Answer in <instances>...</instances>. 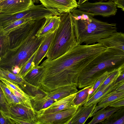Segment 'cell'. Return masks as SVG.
I'll list each match as a JSON object with an SVG mask.
<instances>
[{"label": "cell", "mask_w": 124, "mask_h": 124, "mask_svg": "<svg viewBox=\"0 0 124 124\" xmlns=\"http://www.w3.org/2000/svg\"><path fill=\"white\" fill-rule=\"evenodd\" d=\"M38 49L21 70L18 74L22 78H23L30 71L34 68L33 65V61Z\"/></svg>", "instance_id": "1f68e13d"}, {"label": "cell", "mask_w": 124, "mask_h": 124, "mask_svg": "<svg viewBox=\"0 0 124 124\" xmlns=\"http://www.w3.org/2000/svg\"><path fill=\"white\" fill-rule=\"evenodd\" d=\"M0 77L17 84L25 90L27 88L35 87L27 82L19 74H14L7 69L0 68Z\"/></svg>", "instance_id": "d6986e66"}, {"label": "cell", "mask_w": 124, "mask_h": 124, "mask_svg": "<svg viewBox=\"0 0 124 124\" xmlns=\"http://www.w3.org/2000/svg\"><path fill=\"white\" fill-rule=\"evenodd\" d=\"M0 90L2 91L8 104H13V101L11 97L12 92L7 86L1 82H0Z\"/></svg>", "instance_id": "836d02e7"}, {"label": "cell", "mask_w": 124, "mask_h": 124, "mask_svg": "<svg viewBox=\"0 0 124 124\" xmlns=\"http://www.w3.org/2000/svg\"><path fill=\"white\" fill-rule=\"evenodd\" d=\"M71 13L73 19L75 20H81L88 21L90 19L91 17H93L87 12L78 9L74 10Z\"/></svg>", "instance_id": "4dcf8cb0"}, {"label": "cell", "mask_w": 124, "mask_h": 124, "mask_svg": "<svg viewBox=\"0 0 124 124\" xmlns=\"http://www.w3.org/2000/svg\"><path fill=\"white\" fill-rule=\"evenodd\" d=\"M124 97V90L112 92L98 103L90 117L93 116L94 114L101 109L108 107L114 102Z\"/></svg>", "instance_id": "7402d4cb"}, {"label": "cell", "mask_w": 124, "mask_h": 124, "mask_svg": "<svg viewBox=\"0 0 124 124\" xmlns=\"http://www.w3.org/2000/svg\"><path fill=\"white\" fill-rule=\"evenodd\" d=\"M0 123L1 124H10L7 118L1 112H0Z\"/></svg>", "instance_id": "f35d334b"}, {"label": "cell", "mask_w": 124, "mask_h": 124, "mask_svg": "<svg viewBox=\"0 0 124 124\" xmlns=\"http://www.w3.org/2000/svg\"><path fill=\"white\" fill-rule=\"evenodd\" d=\"M105 1H107V0H108L109 1H112L114 2L116 0H104Z\"/></svg>", "instance_id": "ee69618b"}, {"label": "cell", "mask_w": 124, "mask_h": 124, "mask_svg": "<svg viewBox=\"0 0 124 124\" xmlns=\"http://www.w3.org/2000/svg\"><path fill=\"white\" fill-rule=\"evenodd\" d=\"M97 104H91L87 106H79L68 124H85L87 119L90 117Z\"/></svg>", "instance_id": "9a60e30c"}, {"label": "cell", "mask_w": 124, "mask_h": 124, "mask_svg": "<svg viewBox=\"0 0 124 124\" xmlns=\"http://www.w3.org/2000/svg\"><path fill=\"white\" fill-rule=\"evenodd\" d=\"M88 0H78V4L80 5L82 4L84 2L87 1Z\"/></svg>", "instance_id": "b9f144b4"}, {"label": "cell", "mask_w": 124, "mask_h": 124, "mask_svg": "<svg viewBox=\"0 0 124 124\" xmlns=\"http://www.w3.org/2000/svg\"><path fill=\"white\" fill-rule=\"evenodd\" d=\"M120 67L109 71L108 76L104 82L97 89L96 92L102 89L109 84L114 78L118 77L119 76L120 74Z\"/></svg>", "instance_id": "83f0119b"}, {"label": "cell", "mask_w": 124, "mask_h": 124, "mask_svg": "<svg viewBox=\"0 0 124 124\" xmlns=\"http://www.w3.org/2000/svg\"><path fill=\"white\" fill-rule=\"evenodd\" d=\"M124 63V51L114 47L107 48L83 70L79 78L78 87L81 88L93 84L108 70L118 68Z\"/></svg>", "instance_id": "7a4b0ae2"}, {"label": "cell", "mask_w": 124, "mask_h": 124, "mask_svg": "<svg viewBox=\"0 0 124 124\" xmlns=\"http://www.w3.org/2000/svg\"><path fill=\"white\" fill-rule=\"evenodd\" d=\"M32 20L34 19L30 18L21 19L8 24L0 25V35L4 34L13 29Z\"/></svg>", "instance_id": "484cf974"}, {"label": "cell", "mask_w": 124, "mask_h": 124, "mask_svg": "<svg viewBox=\"0 0 124 124\" xmlns=\"http://www.w3.org/2000/svg\"><path fill=\"white\" fill-rule=\"evenodd\" d=\"M78 91L77 86L69 85L59 88L45 94L49 98L56 101L75 93Z\"/></svg>", "instance_id": "ffe728a7"}, {"label": "cell", "mask_w": 124, "mask_h": 124, "mask_svg": "<svg viewBox=\"0 0 124 124\" xmlns=\"http://www.w3.org/2000/svg\"><path fill=\"white\" fill-rule=\"evenodd\" d=\"M111 124H124V113L112 122Z\"/></svg>", "instance_id": "74e56055"}, {"label": "cell", "mask_w": 124, "mask_h": 124, "mask_svg": "<svg viewBox=\"0 0 124 124\" xmlns=\"http://www.w3.org/2000/svg\"><path fill=\"white\" fill-rule=\"evenodd\" d=\"M78 8L88 13L93 17L97 15L105 17L115 15L117 10L116 4L112 1L94 3L87 1L78 5Z\"/></svg>", "instance_id": "9c48e42d"}, {"label": "cell", "mask_w": 124, "mask_h": 124, "mask_svg": "<svg viewBox=\"0 0 124 124\" xmlns=\"http://www.w3.org/2000/svg\"><path fill=\"white\" fill-rule=\"evenodd\" d=\"M117 78H114L109 84L101 90L96 92L82 106H87L91 104L98 103L114 90L115 88L114 83Z\"/></svg>", "instance_id": "44dd1931"}, {"label": "cell", "mask_w": 124, "mask_h": 124, "mask_svg": "<svg viewBox=\"0 0 124 124\" xmlns=\"http://www.w3.org/2000/svg\"><path fill=\"white\" fill-rule=\"evenodd\" d=\"M0 58L4 56L9 48L8 37L7 34L0 35Z\"/></svg>", "instance_id": "4316f807"}, {"label": "cell", "mask_w": 124, "mask_h": 124, "mask_svg": "<svg viewBox=\"0 0 124 124\" xmlns=\"http://www.w3.org/2000/svg\"><path fill=\"white\" fill-rule=\"evenodd\" d=\"M102 108L97 111L93 115V118L88 124H95L102 122L109 117L112 114L118 110L119 108L109 106Z\"/></svg>", "instance_id": "603a6c76"}, {"label": "cell", "mask_w": 124, "mask_h": 124, "mask_svg": "<svg viewBox=\"0 0 124 124\" xmlns=\"http://www.w3.org/2000/svg\"><path fill=\"white\" fill-rule=\"evenodd\" d=\"M93 85L84 87L77 92L74 99L76 106H82L87 101L89 94L92 92Z\"/></svg>", "instance_id": "cb8c5ba5"}, {"label": "cell", "mask_w": 124, "mask_h": 124, "mask_svg": "<svg viewBox=\"0 0 124 124\" xmlns=\"http://www.w3.org/2000/svg\"><path fill=\"white\" fill-rule=\"evenodd\" d=\"M107 48L114 47L124 51V34L116 32L109 37L98 42Z\"/></svg>", "instance_id": "ac0fdd59"}, {"label": "cell", "mask_w": 124, "mask_h": 124, "mask_svg": "<svg viewBox=\"0 0 124 124\" xmlns=\"http://www.w3.org/2000/svg\"><path fill=\"white\" fill-rule=\"evenodd\" d=\"M114 2L116 4L117 7L121 8L124 11V0H116Z\"/></svg>", "instance_id": "ab89813d"}, {"label": "cell", "mask_w": 124, "mask_h": 124, "mask_svg": "<svg viewBox=\"0 0 124 124\" xmlns=\"http://www.w3.org/2000/svg\"><path fill=\"white\" fill-rule=\"evenodd\" d=\"M60 15L56 10L46 8L42 4L34 5L28 9L18 13L12 15L0 14V25L8 24L21 19L30 18L38 20L47 16Z\"/></svg>", "instance_id": "52a82bcc"}, {"label": "cell", "mask_w": 124, "mask_h": 124, "mask_svg": "<svg viewBox=\"0 0 124 124\" xmlns=\"http://www.w3.org/2000/svg\"><path fill=\"white\" fill-rule=\"evenodd\" d=\"M109 106L116 108H119L124 106V97L114 102Z\"/></svg>", "instance_id": "d590c367"}, {"label": "cell", "mask_w": 124, "mask_h": 124, "mask_svg": "<svg viewBox=\"0 0 124 124\" xmlns=\"http://www.w3.org/2000/svg\"><path fill=\"white\" fill-rule=\"evenodd\" d=\"M0 111L7 118L14 119L16 124H35L36 114L33 108L22 104H7Z\"/></svg>", "instance_id": "ba28073f"}, {"label": "cell", "mask_w": 124, "mask_h": 124, "mask_svg": "<svg viewBox=\"0 0 124 124\" xmlns=\"http://www.w3.org/2000/svg\"><path fill=\"white\" fill-rule=\"evenodd\" d=\"M110 71L104 72L96 80L93 85L91 93L89 95L88 100L94 94L97 89L104 82L108 76Z\"/></svg>", "instance_id": "f546056e"}, {"label": "cell", "mask_w": 124, "mask_h": 124, "mask_svg": "<svg viewBox=\"0 0 124 124\" xmlns=\"http://www.w3.org/2000/svg\"><path fill=\"white\" fill-rule=\"evenodd\" d=\"M120 74L116 80L114 84V86L124 81V63L120 67Z\"/></svg>", "instance_id": "e575fe53"}, {"label": "cell", "mask_w": 124, "mask_h": 124, "mask_svg": "<svg viewBox=\"0 0 124 124\" xmlns=\"http://www.w3.org/2000/svg\"><path fill=\"white\" fill-rule=\"evenodd\" d=\"M11 97L13 102V104H21L19 99L12 93L11 95Z\"/></svg>", "instance_id": "60d3db41"}, {"label": "cell", "mask_w": 124, "mask_h": 124, "mask_svg": "<svg viewBox=\"0 0 124 124\" xmlns=\"http://www.w3.org/2000/svg\"><path fill=\"white\" fill-rule=\"evenodd\" d=\"M59 16L60 22L59 27L45 56L49 59L61 56L77 44L71 13L62 14Z\"/></svg>", "instance_id": "277c9868"}, {"label": "cell", "mask_w": 124, "mask_h": 124, "mask_svg": "<svg viewBox=\"0 0 124 124\" xmlns=\"http://www.w3.org/2000/svg\"><path fill=\"white\" fill-rule=\"evenodd\" d=\"M39 0L46 8L56 10L60 15L71 13L78 6L76 0Z\"/></svg>", "instance_id": "7c38bea8"}, {"label": "cell", "mask_w": 124, "mask_h": 124, "mask_svg": "<svg viewBox=\"0 0 124 124\" xmlns=\"http://www.w3.org/2000/svg\"><path fill=\"white\" fill-rule=\"evenodd\" d=\"M77 93L55 101L45 109L37 112L35 113L36 116L59 112L76 106L74 99Z\"/></svg>", "instance_id": "4fadbf2b"}, {"label": "cell", "mask_w": 124, "mask_h": 124, "mask_svg": "<svg viewBox=\"0 0 124 124\" xmlns=\"http://www.w3.org/2000/svg\"><path fill=\"white\" fill-rule=\"evenodd\" d=\"M7 86L11 92L19 99L22 104L33 108L31 102V101L32 100L31 99L23 95L10 87Z\"/></svg>", "instance_id": "f1b7e54d"}, {"label": "cell", "mask_w": 124, "mask_h": 124, "mask_svg": "<svg viewBox=\"0 0 124 124\" xmlns=\"http://www.w3.org/2000/svg\"><path fill=\"white\" fill-rule=\"evenodd\" d=\"M107 48L98 43L76 44L64 54L41 64L45 69L39 89L45 93L69 85L78 87L79 78L84 69Z\"/></svg>", "instance_id": "6da1fadb"}, {"label": "cell", "mask_w": 124, "mask_h": 124, "mask_svg": "<svg viewBox=\"0 0 124 124\" xmlns=\"http://www.w3.org/2000/svg\"><path fill=\"white\" fill-rule=\"evenodd\" d=\"M45 22L38 31L36 36L38 37H45L54 33L58 29L60 22L59 16H53L45 17Z\"/></svg>", "instance_id": "5bb4252c"}, {"label": "cell", "mask_w": 124, "mask_h": 124, "mask_svg": "<svg viewBox=\"0 0 124 124\" xmlns=\"http://www.w3.org/2000/svg\"><path fill=\"white\" fill-rule=\"evenodd\" d=\"M0 79L1 82L4 83L7 86L10 87L12 89L18 92L23 95L30 98L32 99V100L34 98V97L31 96L25 93L17 84L13 83L3 78L0 77Z\"/></svg>", "instance_id": "d6a6232c"}, {"label": "cell", "mask_w": 124, "mask_h": 124, "mask_svg": "<svg viewBox=\"0 0 124 124\" xmlns=\"http://www.w3.org/2000/svg\"><path fill=\"white\" fill-rule=\"evenodd\" d=\"M56 31L50 33L45 37L44 40L39 48L33 61L32 64L34 67L38 66L42 59L45 57L54 39Z\"/></svg>", "instance_id": "e0dca14e"}, {"label": "cell", "mask_w": 124, "mask_h": 124, "mask_svg": "<svg viewBox=\"0 0 124 124\" xmlns=\"http://www.w3.org/2000/svg\"><path fill=\"white\" fill-rule=\"evenodd\" d=\"M54 102L46 95L38 100L35 101H31L32 107L35 113L45 109Z\"/></svg>", "instance_id": "d4e9b609"}, {"label": "cell", "mask_w": 124, "mask_h": 124, "mask_svg": "<svg viewBox=\"0 0 124 124\" xmlns=\"http://www.w3.org/2000/svg\"><path fill=\"white\" fill-rule=\"evenodd\" d=\"M45 70L44 67L38 65L30 71L23 78L27 82L39 90Z\"/></svg>", "instance_id": "2e32d148"}, {"label": "cell", "mask_w": 124, "mask_h": 124, "mask_svg": "<svg viewBox=\"0 0 124 124\" xmlns=\"http://www.w3.org/2000/svg\"><path fill=\"white\" fill-rule=\"evenodd\" d=\"M79 107L36 116V124H68Z\"/></svg>", "instance_id": "30bf717a"}, {"label": "cell", "mask_w": 124, "mask_h": 124, "mask_svg": "<svg viewBox=\"0 0 124 124\" xmlns=\"http://www.w3.org/2000/svg\"><path fill=\"white\" fill-rule=\"evenodd\" d=\"M77 44H95L117 32L116 24L109 23L91 17L89 21L73 19Z\"/></svg>", "instance_id": "3957f363"}, {"label": "cell", "mask_w": 124, "mask_h": 124, "mask_svg": "<svg viewBox=\"0 0 124 124\" xmlns=\"http://www.w3.org/2000/svg\"><path fill=\"white\" fill-rule=\"evenodd\" d=\"M34 3H38L39 2V0H33Z\"/></svg>", "instance_id": "7bdbcfd3"}, {"label": "cell", "mask_w": 124, "mask_h": 124, "mask_svg": "<svg viewBox=\"0 0 124 124\" xmlns=\"http://www.w3.org/2000/svg\"><path fill=\"white\" fill-rule=\"evenodd\" d=\"M34 5L33 0H2L0 1V14H13L26 10Z\"/></svg>", "instance_id": "8fae6325"}, {"label": "cell", "mask_w": 124, "mask_h": 124, "mask_svg": "<svg viewBox=\"0 0 124 124\" xmlns=\"http://www.w3.org/2000/svg\"><path fill=\"white\" fill-rule=\"evenodd\" d=\"M114 88L112 91L118 92L124 90V81L114 86Z\"/></svg>", "instance_id": "8d00e7d4"}, {"label": "cell", "mask_w": 124, "mask_h": 124, "mask_svg": "<svg viewBox=\"0 0 124 124\" xmlns=\"http://www.w3.org/2000/svg\"><path fill=\"white\" fill-rule=\"evenodd\" d=\"M45 37H38L35 35L29 39L17 48L8 51L4 56L0 58V68L18 74L22 68L37 50Z\"/></svg>", "instance_id": "5b68a950"}, {"label": "cell", "mask_w": 124, "mask_h": 124, "mask_svg": "<svg viewBox=\"0 0 124 124\" xmlns=\"http://www.w3.org/2000/svg\"><path fill=\"white\" fill-rule=\"evenodd\" d=\"M0 0V1H1V0Z\"/></svg>", "instance_id": "f6af8a7d"}, {"label": "cell", "mask_w": 124, "mask_h": 124, "mask_svg": "<svg viewBox=\"0 0 124 124\" xmlns=\"http://www.w3.org/2000/svg\"><path fill=\"white\" fill-rule=\"evenodd\" d=\"M45 20V18L38 20H32L4 34H7L8 37L9 48L8 51L17 48L29 39L35 35Z\"/></svg>", "instance_id": "8992f818"}]
</instances>
